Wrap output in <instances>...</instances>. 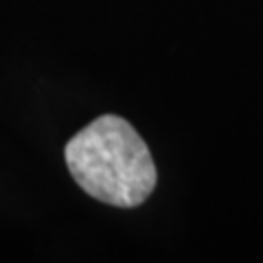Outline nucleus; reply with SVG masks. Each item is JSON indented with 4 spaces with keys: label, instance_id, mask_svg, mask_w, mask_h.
<instances>
[{
    "label": "nucleus",
    "instance_id": "obj_1",
    "mask_svg": "<svg viewBox=\"0 0 263 263\" xmlns=\"http://www.w3.org/2000/svg\"><path fill=\"white\" fill-rule=\"evenodd\" d=\"M64 156L75 182L110 206L143 204L158 178L145 141L125 119L114 114H103L77 132Z\"/></svg>",
    "mask_w": 263,
    "mask_h": 263
}]
</instances>
